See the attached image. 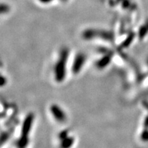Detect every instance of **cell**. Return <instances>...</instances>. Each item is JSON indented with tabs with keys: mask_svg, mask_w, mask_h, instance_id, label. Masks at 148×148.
<instances>
[{
	"mask_svg": "<svg viewBox=\"0 0 148 148\" xmlns=\"http://www.w3.org/2000/svg\"><path fill=\"white\" fill-rule=\"evenodd\" d=\"M69 56V51L66 49H62L59 56L58 62L55 65L54 74L57 82H61L65 78L66 64Z\"/></svg>",
	"mask_w": 148,
	"mask_h": 148,
	"instance_id": "6da1fadb",
	"label": "cell"
},
{
	"mask_svg": "<svg viewBox=\"0 0 148 148\" xmlns=\"http://www.w3.org/2000/svg\"><path fill=\"white\" fill-rule=\"evenodd\" d=\"M34 114L29 113L27 115L25 119H24L23 125L21 129V138H28V135L30 132V130L32 128V125L34 121Z\"/></svg>",
	"mask_w": 148,
	"mask_h": 148,
	"instance_id": "7a4b0ae2",
	"label": "cell"
},
{
	"mask_svg": "<svg viewBox=\"0 0 148 148\" xmlns=\"http://www.w3.org/2000/svg\"><path fill=\"white\" fill-rule=\"evenodd\" d=\"M85 61H86L85 55L82 54V53H78L76 55L75 59H74L73 66H72V71H73V73L77 74L80 71L83 65L84 64Z\"/></svg>",
	"mask_w": 148,
	"mask_h": 148,
	"instance_id": "3957f363",
	"label": "cell"
},
{
	"mask_svg": "<svg viewBox=\"0 0 148 148\" xmlns=\"http://www.w3.org/2000/svg\"><path fill=\"white\" fill-rule=\"evenodd\" d=\"M50 110L53 117L58 122H64L66 120V114L62 109L58 105L53 104L50 107Z\"/></svg>",
	"mask_w": 148,
	"mask_h": 148,
	"instance_id": "277c9868",
	"label": "cell"
},
{
	"mask_svg": "<svg viewBox=\"0 0 148 148\" xmlns=\"http://www.w3.org/2000/svg\"><path fill=\"white\" fill-rule=\"evenodd\" d=\"M112 56V54H106L103 56L102 58L99 59L97 62V63H96V66H97L98 69H103V68L108 66V64L110 62Z\"/></svg>",
	"mask_w": 148,
	"mask_h": 148,
	"instance_id": "5b68a950",
	"label": "cell"
},
{
	"mask_svg": "<svg viewBox=\"0 0 148 148\" xmlns=\"http://www.w3.org/2000/svg\"><path fill=\"white\" fill-rule=\"evenodd\" d=\"M74 138L71 136H66L61 141L60 148H71L73 145Z\"/></svg>",
	"mask_w": 148,
	"mask_h": 148,
	"instance_id": "8992f818",
	"label": "cell"
},
{
	"mask_svg": "<svg viewBox=\"0 0 148 148\" xmlns=\"http://www.w3.org/2000/svg\"><path fill=\"white\" fill-rule=\"evenodd\" d=\"M67 136V132L66 131H62V132H60V135H59V138H61V140H62L63 138H66Z\"/></svg>",
	"mask_w": 148,
	"mask_h": 148,
	"instance_id": "52a82bcc",
	"label": "cell"
}]
</instances>
